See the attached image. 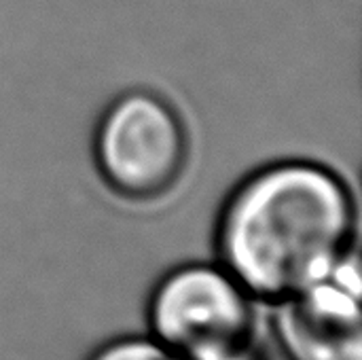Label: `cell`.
Masks as SVG:
<instances>
[{
  "instance_id": "cell-4",
  "label": "cell",
  "mask_w": 362,
  "mask_h": 360,
  "mask_svg": "<svg viewBox=\"0 0 362 360\" xmlns=\"http://www.w3.org/2000/svg\"><path fill=\"white\" fill-rule=\"evenodd\" d=\"M274 335L284 360H362L361 293L335 278L276 303Z\"/></svg>"
},
{
  "instance_id": "cell-1",
  "label": "cell",
  "mask_w": 362,
  "mask_h": 360,
  "mask_svg": "<svg viewBox=\"0 0 362 360\" xmlns=\"http://www.w3.org/2000/svg\"><path fill=\"white\" fill-rule=\"evenodd\" d=\"M356 204L339 174L278 161L246 176L218 225L221 265L257 301L280 303L331 278L352 252Z\"/></svg>"
},
{
  "instance_id": "cell-2",
  "label": "cell",
  "mask_w": 362,
  "mask_h": 360,
  "mask_svg": "<svg viewBox=\"0 0 362 360\" xmlns=\"http://www.w3.org/2000/svg\"><path fill=\"white\" fill-rule=\"evenodd\" d=\"M151 337L182 360L248 354L252 297L223 267L189 263L170 272L148 299Z\"/></svg>"
},
{
  "instance_id": "cell-3",
  "label": "cell",
  "mask_w": 362,
  "mask_h": 360,
  "mask_svg": "<svg viewBox=\"0 0 362 360\" xmlns=\"http://www.w3.org/2000/svg\"><path fill=\"white\" fill-rule=\"evenodd\" d=\"M187 129L176 108L144 89L119 95L100 117L93 159L104 182L127 199H157L182 176Z\"/></svg>"
},
{
  "instance_id": "cell-5",
  "label": "cell",
  "mask_w": 362,
  "mask_h": 360,
  "mask_svg": "<svg viewBox=\"0 0 362 360\" xmlns=\"http://www.w3.org/2000/svg\"><path fill=\"white\" fill-rule=\"evenodd\" d=\"M89 360H182L168 352L161 344L148 337H123L115 339L100 350H95Z\"/></svg>"
}]
</instances>
